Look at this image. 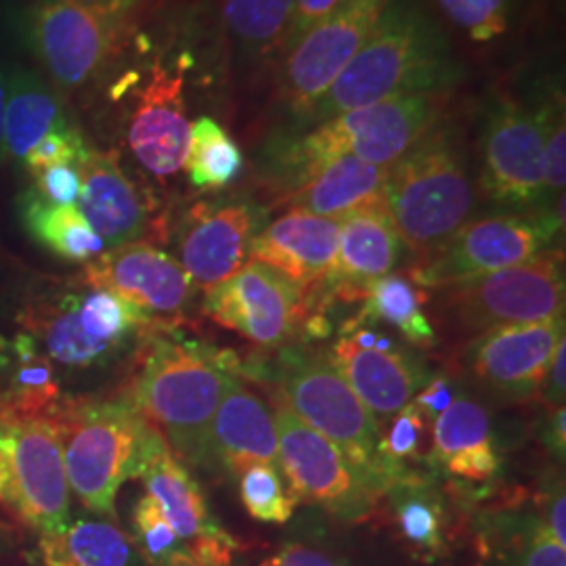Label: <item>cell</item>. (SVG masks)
I'll return each instance as SVG.
<instances>
[{"mask_svg":"<svg viewBox=\"0 0 566 566\" xmlns=\"http://www.w3.org/2000/svg\"><path fill=\"white\" fill-rule=\"evenodd\" d=\"M566 409L565 405L560 407H554L552 409V416H549V422H547L546 434H544V441L549 447V451L560 460L565 462L566 451Z\"/></svg>","mask_w":566,"mask_h":566,"instance_id":"cell-48","label":"cell"},{"mask_svg":"<svg viewBox=\"0 0 566 566\" xmlns=\"http://www.w3.org/2000/svg\"><path fill=\"white\" fill-rule=\"evenodd\" d=\"M65 124L60 99L51 86L28 70H15L7 84L4 103L2 142L9 156L25 158L42 137Z\"/></svg>","mask_w":566,"mask_h":566,"instance_id":"cell-30","label":"cell"},{"mask_svg":"<svg viewBox=\"0 0 566 566\" xmlns=\"http://www.w3.org/2000/svg\"><path fill=\"white\" fill-rule=\"evenodd\" d=\"M392 0H340L296 42L283 63V97L306 116L359 51Z\"/></svg>","mask_w":566,"mask_h":566,"instance_id":"cell-15","label":"cell"},{"mask_svg":"<svg viewBox=\"0 0 566 566\" xmlns=\"http://www.w3.org/2000/svg\"><path fill=\"white\" fill-rule=\"evenodd\" d=\"M41 556L46 566H137L139 552L114 523L78 518L41 535Z\"/></svg>","mask_w":566,"mask_h":566,"instance_id":"cell-31","label":"cell"},{"mask_svg":"<svg viewBox=\"0 0 566 566\" xmlns=\"http://www.w3.org/2000/svg\"><path fill=\"white\" fill-rule=\"evenodd\" d=\"M256 203H198L179 235L182 269L196 287L210 290L250 261V245L266 224Z\"/></svg>","mask_w":566,"mask_h":566,"instance_id":"cell-19","label":"cell"},{"mask_svg":"<svg viewBox=\"0 0 566 566\" xmlns=\"http://www.w3.org/2000/svg\"><path fill=\"white\" fill-rule=\"evenodd\" d=\"M458 67L441 25L420 0H392L353 60L304 116L329 120L401 95L443 93Z\"/></svg>","mask_w":566,"mask_h":566,"instance_id":"cell-1","label":"cell"},{"mask_svg":"<svg viewBox=\"0 0 566 566\" xmlns=\"http://www.w3.org/2000/svg\"><path fill=\"white\" fill-rule=\"evenodd\" d=\"M203 313L250 343L275 348L287 346L304 334L311 304L277 271L248 261L231 277L206 290Z\"/></svg>","mask_w":566,"mask_h":566,"instance_id":"cell-12","label":"cell"},{"mask_svg":"<svg viewBox=\"0 0 566 566\" xmlns=\"http://www.w3.org/2000/svg\"><path fill=\"white\" fill-rule=\"evenodd\" d=\"M51 422L67 485L88 512L114 521L120 486L137 479L149 422L130 397L61 401Z\"/></svg>","mask_w":566,"mask_h":566,"instance_id":"cell-4","label":"cell"},{"mask_svg":"<svg viewBox=\"0 0 566 566\" xmlns=\"http://www.w3.org/2000/svg\"><path fill=\"white\" fill-rule=\"evenodd\" d=\"M137 479L145 483L147 495L160 506L193 560L231 566L235 539L214 521L202 486L151 424L143 439Z\"/></svg>","mask_w":566,"mask_h":566,"instance_id":"cell-16","label":"cell"},{"mask_svg":"<svg viewBox=\"0 0 566 566\" xmlns=\"http://www.w3.org/2000/svg\"><path fill=\"white\" fill-rule=\"evenodd\" d=\"M133 544L151 566H168L187 556V546L164 516L160 506L145 493L133 510Z\"/></svg>","mask_w":566,"mask_h":566,"instance_id":"cell-36","label":"cell"},{"mask_svg":"<svg viewBox=\"0 0 566 566\" xmlns=\"http://www.w3.org/2000/svg\"><path fill=\"white\" fill-rule=\"evenodd\" d=\"M250 464L277 465V426L269 405L233 378L210 426L208 468L238 474Z\"/></svg>","mask_w":566,"mask_h":566,"instance_id":"cell-25","label":"cell"},{"mask_svg":"<svg viewBox=\"0 0 566 566\" xmlns=\"http://www.w3.org/2000/svg\"><path fill=\"white\" fill-rule=\"evenodd\" d=\"M424 292L401 273H388L369 283L365 290L364 308L357 315L369 324L390 325L411 346L437 344V332L424 313Z\"/></svg>","mask_w":566,"mask_h":566,"instance_id":"cell-32","label":"cell"},{"mask_svg":"<svg viewBox=\"0 0 566 566\" xmlns=\"http://www.w3.org/2000/svg\"><path fill=\"white\" fill-rule=\"evenodd\" d=\"M36 191L46 202L57 206H76L81 193V177L76 166H53L34 175Z\"/></svg>","mask_w":566,"mask_h":566,"instance_id":"cell-42","label":"cell"},{"mask_svg":"<svg viewBox=\"0 0 566 566\" xmlns=\"http://www.w3.org/2000/svg\"><path fill=\"white\" fill-rule=\"evenodd\" d=\"M346 385L376 416H395L430 380L424 359L407 344L359 317L344 325L327 355Z\"/></svg>","mask_w":566,"mask_h":566,"instance_id":"cell-13","label":"cell"},{"mask_svg":"<svg viewBox=\"0 0 566 566\" xmlns=\"http://www.w3.org/2000/svg\"><path fill=\"white\" fill-rule=\"evenodd\" d=\"M240 500L245 512L266 525H285L298 502L290 491H285L282 472L275 464H250L238 474Z\"/></svg>","mask_w":566,"mask_h":566,"instance_id":"cell-35","label":"cell"},{"mask_svg":"<svg viewBox=\"0 0 566 566\" xmlns=\"http://www.w3.org/2000/svg\"><path fill=\"white\" fill-rule=\"evenodd\" d=\"M395 525L407 547L422 560L441 558L449 546V518L441 489L411 468L386 486Z\"/></svg>","mask_w":566,"mask_h":566,"instance_id":"cell-28","label":"cell"},{"mask_svg":"<svg viewBox=\"0 0 566 566\" xmlns=\"http://www.w3.org/2000/svg\"><path fill=\"white\" fill-rule=\"evenodd\" d=\"M563 227L565 196L554 210L502 212L468 221L439 252L411 269V282L443 290L526 263L549 250Z\"/></svg>","mask_w":566,"mask_h":566,"instance_id":"cell-8","label":"cell"},{"mask_svg":"<svg viewBox=\"0 0 566 566\" xmlns=\"http://www.w3.org/2000/svg\"><path fill=\"white\" fill-rule=\"evenodd\" d=\"M405 245L388 217L385 200L340 219L338 254L327 294L344 303L364 301L369 283L385 277L403 259Z\"/></svg>","mask_w":566,"mask_h":566,"instance_id":"cell-23","label":"cell"},{"mask_svg":"<svg viewBox=\"0 0 566 566\" xmlns=\"http://www.w3.org/2000/svg\"><path fill=\"white\" fill-rule=\"evenodd\" d=\"M338 2L340 0H296L283 49L290 51L317 21L324 20Z\"/></svg>","mask_w":566,"mask_h":566,"instance_id":"cell-45","label":"cell"},{"mask_svg":"<svg viewBox=\"0 0 566 566\" xmlns=\"http://www.w3.org/2000/svg\"><path fill=\"white\" fill-rule=\"evenodd\" d=\"M55 367L28 332L0 336V418H51L60 407Z\"/></svg>","mask_w":566,"mask_h":566,"instance_id":"cell-27","label":"cell"},{"mask_svg":"<svg viewBox=\"0 0 566 566\" xmlns=\"http://www.w3.org/2000/svg\"><path fill=\"white\" fill-rule=\"evenodd\" d=\"M566 395V340L563 338L558 346H556V353L549 361L547 367L546 378H544V385H542V395L539 399L544 403L552 405V407H560L565 405Z\"/></svg>","mask_w":566,"mask_h":566,"instance_id":"cell-47","label":"cell"},{"mask_svg":"<svg viewBox=\"0 0 566 566\" xmlns=\"http://www.w3.org/2000/svg\"><path fill=\"white\" fill-rule=\"evenodd\" d=\"M259 566H348L343 558L308 546V544H285L271 556H266Z\"/></svg>","mask_w":566,"mask_h":566,"instance_id":"cell-44","label":"cell"},{"mask_svg":"<svg viewBox=\"0 0 566 566\" xmlns=\"http://www.w3.org/2000/svg\"><path fill=\"white\" fill-rule=\"evenodd\" d=\"M271 374L280 388V401L304 424L338 447L365 483L382 497L386 486L403 470L397 472L386 464L380 451L382 430L376 416L324 353L287 344L275 357Z\"/></svg>","mask_w":566,"mask_h":566,"instance_id":"cell-5","label":"cell"},{"mask_svg":"<svg viewBox=\"0 0 566 566\" xmlns=\"http://www.w3.org/2000/svg\"><path fill=\"white\" fill-rule=\"evenodd\" d=\"M544 137V177L546 200H558L565 196L566 179V128L563 99H549L535 116Z\"/></svg>","mask_w":566,"mask_h":566,"instance_id":"cell-40","label":"cell"},{"mask_svg":"<svg viewBox=\"0 0 566 566\" xmlns=\"http://www.w3.org/2000/svg\"><path fill=\"white\" fill-rule=\"evenodd\" d=\"M273 418L277 426V468L290 483L294 500L324 507L346 523L369 518L380 495L365 483L340 449L298 420L283 401L275 405Z\"/></svg>","mask_w":566,"mask_h":566,"instance_id":"cell-11","label":"cell"},{"mask_svg":"<svg viewBox=\"0 0 566 566\" xmlns=\"http://www.w3.org/2000/svg\"><path fill=\"white\" fill-rule=\"evenodd\" d=\"M443 290L451 322L470 334L560 319L565 317V259L563 252L546 250L526 263Z\"/></svg>","mask_w":566,"mask_h":566,"instance_id":"cell-10","label":"cell"},{"mask_svg":"<svg viewBox=\"0 0 566 566\" xmlns=\"http://www.w3.org/2000/svg\"><path fill=\"white\" fill-rule=\"evenodd\" d=\"M460 395H462V390L458 382L451 376L441 374V376H434L428 380V385L416 395L413 403L424 411L426 418L432 424Z\"/></svg>","mask_w":566,"mask_h":566,"instance_id":"cell-43","label":"cell"},{"mask_svg":"<svg viewBox=\"0 0 566 566\" xmlns=\"http://www.w3.org/2000/svg\"><path fill=\"white\" fill-rule=\"evenodd\" d=\"M432 476L455 489L472 491L493 485L504 460L493 432V420L483 403L460 395L432 422V446L426 455Z\"/></svg>","mask_w":566,"mask_h":566,"instance_id":"cell-21","label":"cell"},{"mask_svg":"<svg viewBox=\"0 0 566 566\" xmlns=\"http://www.w3.org/2000/svg\"><path fill=\"white\" fill-rule=\"evenodd\" d=\"M168 566H206V565H202V563H198V560H193V558H191V556H189V554H187V556H182V558H179V560H175V563H172V565H168Z\"/></svg>","mask_w":566,"mask_h":566,"instance_id":"cell-50","label":"cell"},{"mask_svg":"<svg viewBox=\"0 0 566 566\" xmlns=\"http://www.w3.org/2000/svg\"><path fill=\"white\" fill-rule=\"evenodd\" d=\"M382 200L405 250L418 263L439 252L470 221L476 206L455 135L434 124L388 166Z\"/></svg>","mask_w":566,"mask_h":566,"instance_id":"cell-3","label":"cell"},{"mask_svg":"<svg viewBox=\"0 0 566 566\" xmlns=\"http://www.w3.org/2000/svg\"><path fill=\"white\" fill-rule=\"evenodd\" d=\"M243 154L223 126L208 116L191 124V143L185 160L193 187L203 191L223 189L242 172Z\"/></svg>","mask_w":566,"mask_h":566,"instance_id":"cell-33","label":"cell"},{"mask_svg":"<svg viewBox=\"0 0 566 566\" xmlns=\"http://www.w3.org/2000/svg\"><path fill=\"white\" fill-rule=\"evenodd\" d=\"M4 103H7V86L0 74V147H2V137H4Z\"/></svg>","mask_w":566,"mask_h":566,"instance_id":"cell-49","label":"cell"},{"mask_svg":"<svg viewBox=\"0 0 566 566\" xmlns=\"http://www.w3.org/2000/svg\"><path fill=\"white\" fill-rule=\"evenodd\" d=\"M18 210L28 235L63 261L88 263L105 252V243L78 206L46 202L36 189H30L21 193Z\"/></svg>","mask_w":566,"mask_h":566,"instance_id":"cell-29","label":"cell"},{"mask_svg":"<svg viewBox=\"0 0 566 566\" xmlns=\"http://www.w3.org/2000/svg\"><path fill=\"white\" fill-rule=\"evenodd\" d=\"M439 112L441 93H418L369 103L319 122L283 147V177L294 187L308 172L340 156L388 168L437 124Z\"/></svg>","mask_w":566,"mask_h":566,"instance_id":"cell-6","label":"cell"},{"mask_svg":"<svg viewBox=\"0 0 566 566\" xmlns=\"http://www.w3.org/2000/svg\"><path fill=\"white\" fill-rule=\"evenodd\" d=\"M182 70L172 74L160 63L139 95L128 126V145L145 170L156 177H172L189 154L191 124L182 97Z\"/></svg>","mask_w":566,"mask_h":566,"instance_id":"cell-22","label":"cell"},{"mask_svg":"<svg viewBox=\"0 0 566 566\" xmlns=\"http://www.w3.org/2000/svg\"><path fill=\"white\" fill-rule=\"evenodd\" d=\"M142 0H41L30 18L36 57L63 91L95 81L126 41Z\"/></svg>","mask_w":566,"mask_h":566,"instance_id":"cell-7","label":"cell"},{"mask_svg":"<svg viewBox=\"0 0 566 566\" xmlns=\"http://www.w3.org/2000/svg\"><path fill=\"white\" fill-rule=\"evenodd\" d=\"M386 172L385 166H374L355 156H340L322 164L290 187L283 202L290 203V208L340 221L346 214L382 200Z\"/></svg>","mask_w":566,"mask_h":566,"instance_id":"cell-26","label":"cell"},{"mask_svg":"<svg viewBox=\"0 0 566 566\" xmlns=\"http://www.w3.org/2000/svg\"><path fill=\"white\" fill-rule=\"evenodd\" d=\"M294 4L296 0H224L223 15L245 49L266 53L285 46Z\"/></svg>","mask_w":566,"mask_h":566,"instance_id":"cell-34","label":"cell"},{"mask_svg":"<svg viewBox=\"0 0 566 566\" xmlns=\"http://www.w3.org/2000/svg\"><path fill=\"white\" fill-rule=\"evenodd\" d=\"M428 426L430 420L413 401H409L403 409H399L392 416V424L388 428V434H382V443H380L386 464L401 472L409 468V462L422 460Z\"/></svg>","mask_w":566,"mask_h":566,"instance_id":"cell-37","label":"cell"},{"mask_svg":"<svg viewBox=\"0 0 566 566\" xmlns=\"http://www.w3.org/2000/svg\"><path fill=\"white\" fill-rule=\"evenodd\" d=\"M481 185L489 200L512 210L547 202L539 122L507 97L486 116Z\"/></svg>","mask_w":566,"mask_h":566,"instance_id":"cell-17","label":"cell"},{"mask_svg":"<svg viewBox=\"0 0 566 566\" xmlns=\"http://www.w3.org/2000/svg\"><path fill=\"white\" fill-rule=\"evenodd\" d=\"M544 507V516H542V523L546 525L549 535L566 546V500H565V483L563 479L560 481H554L549 489H547V495L542 502Z\"/></svg>","mask_w":566,"mask_h":566,"instance_id":"cell-46","label":"cell"},{"mask_svg":"<svg viewBox=\"0 0 566 566\" xmlns=\"http://www.w3.org/2000/svg\"><path fill=\"white\" fill-rule=\"evenodd\" d=\"M565 338V317L500 325L476 334L462 353L468 378L502 403L539 399L547 367Z\"/></svg>","mask_w":566,"mask_h":566,"instance_id":"cell-14","label":"cell"},{"mask_svg":"<svg viewBox=\"0 0 566 566\" xmlns=\"http://www.w3.org/2000/svg\"><path fill=\"white\" fill-rule=\"evenodd\" d=\"M84 149H86V143L82 139L81 133L65 124L51 130L46 137H42L41 142L25 154L23 163L32 175H36L53 166H65V164L76 166Z\"/></svg>","mask_w":566,"mask_h":566,"instance_id":"cell-41","label":"cell"},{"mask_svg":"<svg viewBox=\"0 0 566 566\" xmlns=\"http://www.w3.org/2000/svg\"><path fill=\"white\" fill-rule=\"evenodd\" d=\"M437 4L472 41H495L506 34L507 0H437Z\"/></svg>","mask_w":566,"mask_h":566,"instance_id":"cell-39","label":"cell"},{"mask_svg":"<svg viewBox=\"0 0 566 566\" xmlns=\"http://www.w3.org/2000/svg\"><path fill=\"white\" fill-rule=\"evenodd\" d=\"M82 280L93 290L120 296L156 324L163 322L160 317L182 313L198 290L175 256L145 242L122 243L102 252L86 263Z\"/></svg>","mask_w":566,"mask_h":566,"instance_id":"cell-18","label":"cell"},{"mask_svg":"<svg viewBox=\"0 0 566 566\" xmlns=\"http://www.w3.org/2000/svg\"><path fill=\"white\" fill-rule=\"evenodd\" d=\"M0 507L41 535L70 523V485L51 418H0Z\"/></svg>","mask_w":566,"mask_h":566,"instance_id":"cell-9","label":"cell"},{"mask_svg":"<svg viewBox=\"0 0 566 566\" xmlns=\"http://www.w3.org/2000/svg\"><path fill=\"white\" fill-rule=\"evenodd\" d=\"M229 359L166 325L145 338L142 371L130 399L181 462L208 468L210 426L235 378Z\"/></svg>","mask_w":566,"mask_h":566,"instance_id":"cell-2","label":"cell"},{"mask_svg":"<svg viewBox=\"0 0 566 566\" xmlns=\"http://www.w3.org/2000/svg\"><path fill=\"white\" fill-rule=\"evenodd\" d=\"M338 238L340 221L290 208V212L259 231L250 245V261L271 266L304 296L327 294Z\"/></svg>","mask_w":566,"mask_h":566,"instance_id":"cell-20","label":"cell"},{"mask_svg":"<svg viewBox=\"0 0 566 566\" xmlns=\"http://www.w3.org/2000/svg\"><path fill=\"white\" fill-rule=\"evenodd\" d=\"M81 177L78 210L105 245L139 242L149 212L142 191L122 170L118 156L86 147L76 163Z\"/></svg>","mask_w":566,"mask_h":566,"instance_id":"cell-24","label":"cell"},{"mask_svg":"<svg viewBox=\"0 0 566 566\" xmlns=\"http://www.w3.org/2000/svg\"><path fill=\"white\" fill-rule=\"evenodd\" d=\"M512 526L507 566H566V546L558 544L542 518L525 516Z\"/></svg>","mask_w":566,"mask_h":566,"instance_id":"cell-38","label":"cell"}]
</instances>
